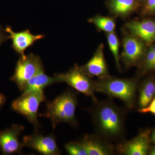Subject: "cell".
Returning <instances> with one entry per match:
<instances>
[{
	"label": "cell",
	"mask_w": 155,
	"mask_h": 155,
	"mask_svg": "<svg viewBox=\"0 0 155 155\" xmlns=\"http://www.w3.org/2000/svg\"><path fill=\"white\" fill-rule=\"evenodd\" d=\"M91 116L95 134L111 143L125 140L128 109L119 107L112 98L93 101L87 109Z\"/></svg>",
	"instance_id": "obj_1"
},
{
	"label": "cell",
	"mask_w": 155,
	"mask_h": 155,
	"mask_svg": "<svg viewBox=\"0 0 155 155\" xmlns=\"http://www.w3.org/2000/svg\"><path fill=\"white\" fill-rule=\"evenodd\" d=\"M95 91L108 96L110 98L121 100L128 110L136 105L138 82L134 78H121L109 75L94 81Z\"/></svg>",
	"instance_id": "obj_2"
},
{
	"label": "cell",
	"mask_w": 155,
	"mask_h": 155,
	"mask_svg": "<svg viewBox=\"0 0 155 155\" xmlns=\"http://www.w3.org/2000/svg\"><path fill=\"white\" fill-rule=\"evenodd\" d=\"M77 95L71 89L64 91L54 100L47 104L46 110L40 116L48 118L54 128L61 123L77 126L75 116L78 105Z\"/></svg>",
	"instance_id": "obj_3"
},
{
	"label": "cell",
	"mask_w": 155,
	"mask_h": 155,
	"mask_svg": "<svg viewBox=\"0 0 155 155\" xmlns=\"http://www.w3.org/2000/svg\"><path fill=\"white\" fill-rule=\"evenodd\" d=\"M45 101L44 91L23 93L21 96L13 101L11 109L21 114L31 123L38 131L40 127L38 118L39 107Z\"/></svg>",
	"instance_id": "obj_4"
},
{
	"label": "cell",
	"mask_w": 155,
	"mask_h": 155,
	"mask_svg": "<svg viewBox=\"0 0 155 155\" xmlns=\"http://www.w3.org/2000/svg\"><path fill=\"white\" fill-rule=\"evenodd\" d=\"M42 72H45V68L40 57L31 53L27 55L20 56L11 80L22 91L28 80Z\"/></svg>",
	"instance_id": "obj_5"
},
{
	"label": "cell",
	"mask_w": 155,
	"mask_h": 155,
	"mask_svg": "<svg viewBox=\"0 0 155 155\" xmlns=\"http://www.w3.org/2000/svg\"><path fill=\"white\" fill-rule=\"evenodd\" d=\"M54 75L58 78L60 83H66L79 92L91 97L93 101L97 100L95 94L94 81L85 74L77 64L67 72Z\"/></svg>",
	"instance_id": "obj_6"
},
{
	"label": "cell",
	"mask_w": 155,
	"mask_h": 155,
	"mask_svg": "<svg viewBox=\"0 0 155 155\" xmlns=\"http://www.w3.org/2000/svg\"><path fill=\"white\" fill-rule=\"evenodd\" d=\"M122 44L120 60L125 68L129 69L137 65L144 54L145 46L142 40L129 32H124Z\"/></svg>",
	"instance_id": "obj_7"
},
{
	"label": "cell",
	"mask_w": 155,
	"mask_h": 155,
	"mask_svg": "<svg viewBox=\"0 0 155 155\" xmlns=\"http://www.w3.org/2000/svg\"><path fill=\"white\" fill-rule=\"evenodd\" d=\"M22 143L23 146L32 149L42 155L61 154L55 137L52 134L44 135L35 131L33 134L24 136Z\"/></svg>",
	"instance_id": "obj_8"
},
{
	"label": "cell",
	"mask_w": 155,
	"mask_h": 155,
	"mask_svg": "<svg viewBox=\"0 0 155 155\" xmlns=\"http://www.w3.org/2000/svg\"><path fill=\"white\" fill-rule=\"evenodd\" d=\"M24 129L23 125L14 124L0 131V150L3 155L22 153L24 146L19 136Z\"/></svg>",
	"instance_id": "obj_9"
},
{
	"label": "cell",
	"mask_w": 155,
	"mask_h": 155,
	"mask_svg": "<svg viewBox=\"0 0 155 155\" xmlns=\"http://www.w3.org/2000/svg\"><path fill=\"white\" fill-rule=\"evenodd\" d=\"M147 130L140 132L129 140H124L116 145V153L122 155H146L150 150V137Z\"/></svg>",
	"instance_id": "obj_10"
},
{
	"label": "cell",
	"mask_w": 155,
	"mask_h": 155,
	"mask_svg": "<svg viewBox=\"0 0 155 155\" xmlns=\"http://www.w3.org/2000/svg\"><path fill=\"white\" fill-rule=\"evenodd\" d=\"M80 67L85 74L91 78L97 77L100 79L110 75L104 54V45H100L89 61Z\"/></svg>",
	"instance_id": "obj_11"
},
{
	"label": "cell",
	"mask_w": 155,
	"mask_h": 155,
	"mask_svg": "<svg viewBox=\"0 0 155 155\" xmlns=\"http://www.w3.org/2000/svg\"><path fill=\"white\" fill-rule=\"evenodd\" d=\"M5 31L8 34L9 38L12 40V47L20 56H25V50L33 45L37 41L45 37L44 35L31 33L29 29L15 32L11 27L8 26Z\"/></svg>",
	"instance_id": "obj_12"
},
{
	"label": "cell",
	"mask_w": 155,
	"mask_h": 155,
	"mask_svg": "<svg viewBox=\"0 0 155 155\" xmlns=\"http://www.w3.org/2000/svg\"><path fill=\"white\" fill-rule=\"evenodd\" d=\"M88 155H114L116 153V146L94 134H85L79 140Z\"/></svg>",
	"instance_id": "obj_13"
},
{
	"label": "cell",
	"mask_w": 155,
	"mask_h": 155,
	"mask_svg": "<svg viewBox=\"0 0 155 155\" xmlns=\"http://www.w3.org/2000/svg\"><path fill=\"white\" fill-rule=\"evenodd\" d=\"M128 32L143 41L151 43L155 41V20L147 19L132 20L125 25Z\"/></svg>",
	"instance_id": "obj_14"
},
{
	"label": "cell",
	"mask_w": 155,
	"mask_h": 155,
	"mask_svg": "<svg viewBox=\"0 0 155 155\" xmlns=\"http://www.w3.org/2000/svg\"><path fill=\"white\" fill-rule=\"evenodd\" d=\"M140 5L139 0H107L106 2L107 8L111 14L122 18L132 14Z\"/></svg>",
	"instance_id": "obj_15"
},
{
	"label": "cell",
	"mask_w": 155,
	"mask_h": 155,
	"mask_svg": "<svg viewBox=\"0 0 155 155\" xmlns=\"http://www.w3.org/2000/svg\"><path fill=\"white\" fill-rule=\"evenodd\" d=\"M59 83L58 78L54 75L50 77L44 72H40L34 76L25 84L22 92L44 91L47 87L54 83Z\"/></svg>",
	"instance_id": "obj_16"
},
{
	"label": "cell",
	"mask_w": 155,
	"mask_h": 155,
	"mask_svg": "<svg viewBox=\"0 0 155 155\" xmlns=\"http://www.w3.org/2000/svg\"><path fill=\"white\" fill-rule=\"evenodd\" d=\"M137 105L138 109L145 107L155 97V78L150 77L143 81L138 87Z\"/></svg>",
	"instance_id": "obj_17"
},
{
	"label": "cell",
	"mask_w": 155,
	"mask_h": 155,
	"mask_svg": "<svg viewBox=\"0 0 155 155\" xmlns=\"http://www.w3.org/2000/svg\"><path fill=\"white\" fill-rule=\"evenodd\" d=\"M88 22L94 24L100 31L107 33L114 32L116 28V21L114 18L110 17L96 15L89 18Z\"/></svg>",
	"instance_id": "obj_18"
},
{
	"label": "cell",
	"mask_w": 155,
	"mask_h": 155,
	"mask_svg": "<svg viewBox=\"0 0 155 155\" xmlns=\"http://www.w3.org/2000/svg\"><path fill=\"white\" fill-rule=\"evenodd\" d=\"M106 35L109 48L114 56L117 70L120 72H122L119 52V41L118 36L114 31L107 33Z\"/></svg>",
	"instance_id": "obj_19"
},
{
	"label": "cell",
	"mask_w": 155,
	"mask_h": 155,
	"mask_svg": "<svg viewBox=\"0 0 155 155\" xmlns=\"http://www.w3.org/2000/svg\"><path fill=\"white\" fill-rule=\"evenodd\" d=\"M65 149L70 155H88L86 150L79 141H71L65 145Z\"/></svg>",
	"instance_id": "obj_20"
},
{
	"label": "cell",
	"mask_w": 155,
	"mask_h": 155,
	"mask_svg": "<svg viewBox=\"0 0 155 155\" xmlns=\"http://www.w3.org/2000/svg\"><path fill=\"white\" fill-rule=\"evenodd\" d=\"M144 67L145 70L155 69V54L152 48L148 51L146 55Z\"/></svg>",
	"instance_id": "obj_21"
},
{
	"label": "cell",
	"mask_w": 155,
	"mask_h": 155,
	"mask_svg": "<svg viewBox=\"0 0 155 155\" xmlns=\"http://www.w3.org/2000/svg\"><path fill=\"white\" fill-rule=\"evenodd\" d=\"M143 12L144 14L155 13V0H146L144 2Z\"/></svg>",
	"instance_id": "obj_22"
},
{
	"label": "cell",
	"mask_w": 155,
	"mask_h": 155,
	"mask_svg": "<svg viewBox=\"0 0 155 155\" xmlns=\"http://www.w3.org/2000/svg\"><path fill=\"white\" fill-rule=\"evenodd\" d=\"M137 112L141 114H151L155 115V97L145 107L138 109Z\"/></svg>",
	"instance_id": "obj_23"
},
{
	"label": "cell",
	"mask_w": 155,
	"mask_h": 155,
	"mask_svg": "<svg viewBox=\"0 0 155 155\" xmlns=\"http://www.w3.org/2000/svg\"><path fill=\"white\" fill-rule=\"evenodd\" d=\"M5 31H4L2 27L0 26V45H2L4 42L9 39L8 35L6 34Z\"/></svg>",
	"instance_id": "obj_24"
},
{
	"label": "cell",
	"mask_w": 155,
	"mask_h": 155,
	"mask_svg": "<svg viewBox=\"0 0 155 155\" xmlns=\"http://www.w3.org/2000/svg\"><path fill=\"white\" fill-rule=\"evenodd\" d=\"M6 101V97L4 94L0 93V109L2 108Z\"/></svg>",
	"instance_id": "obj_25"
},
{
	"label": "cell",
	"mask_w": 155,
	"mask_h": 155,
	"mask_svg": "<svg viewBox=\"0 0 155 155\" xmlns=\"http://www.w3.org/2000/svg\"><path fill=\"white\" fill-rule=\"evenodd\" d=\"M150 140L153 143H154L155 144V128L153 130L152 133L151 134V135Z\"/></svg>",
	"instance_id": "obj_26"
},
{
	"label": "cell",
	"mask_w": 155,
	"mask_h": 155,
	"mask_svg": "<svg viewBox=\"0 0 155 155\" xmlns=\"http://www.w3.org/2000/svg\"><path fill=\"white\" fill-rule=\"evenodd\" d=\"M148 154L150 155H155V147L152 148H150Z\"/></svg>",
	"instance_id": "obj_27"
},
{
	"label": "cell",
	"mask_w": 155,
	"mask_h": 155,
	"mask_svg": "<svg viewBox=\"0 0 155 155\" xmlns=\"http://www.w3.org/2000/svg\"><path fill=\"white\" fill-rule=\"evenodd\" d=\"M146 0H139V1L140 2V4H141V3L142 2H144Z\"/></svg>",
	"instance_id": "obj_28"
},
{
	"label": "cell",
	"mask_w": 155,
	"mask_h": 155,
	"mask_svg": "<svg viewBox=\"0 0 155 155\" xmlns=\"http://www.w3.org/2000/svg\"><path fill=\"white\" fill-rule=\"evenodd\" d=\"M152 48L153 51L154 52L155 54V46H154V47H152Z\"/></svg>",
	"instance_id": "obj_29"
}]
</instances>
